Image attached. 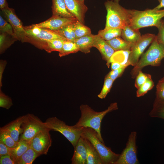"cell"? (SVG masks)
Returning <instances> with one entry per match:
<instances>
[{
	"mask_svg": "<svg viewBox=\"0 0 164 164\" xmlns=\"http://www.w3.org/2000/svg\"><path fill=\"white\" fill-rule=\"evenodd\" d=\"M118 109L116 102L111 104L106 109L101 112L95 111L87 104H82L80 107V117L73 126L76 128L89 127L93 128L97 132L100 140L104 143L101 133L102 121L107 114Z\"/></svg>",
	"mask_w": 164,
	"mask_h": 164,
	"instance_id": "1",
	"label": "cell"
},
{
	"mask_svg": "<svg viewBox=\"0 0 164 164\" xmlns=\"http://www.w3.org/2000/svg\"><path fill=\"white\" fill-rule=\"evenodd\" d=\"M119 0L106 1L104 5L107 11L104 29H123L129 25L130 14L129 10L122 7L119 4Z\"/></svg>",
	"mask_w": 164,
	"mask_h": 164,
	"instance_id": "2",
	"label": "cell"
},
{
	"mask_svg": "<svg viewBox=\"0 0 164 164\" xmlns=\"http://www.w3.org/2000/svg\"><path fill=\"white\" fill-rule=\"evenodd\" d=\"M130 22L129 26L133 29L139 30L145 27L155 26L157 27L164 17V9H152L144 11L129 10Z\"/></svg>",
	"mask_w": 164,
	"mask_h": 164,
	"instance_id": "3",
	"label": "cell"
},
{
	"mask_svg": "<svg viewBox=\"0 0 164 164\" xmlns=\"http://www.w3.org/2000/svg\"><path fill=\"white\" fill-rule=\"evenodd\" d=\"M164 58V45L157 40L156 36L146 52L143 54L140 60L134 66L131 72L133 78L137 76L139 71L148 65L159 66Z\"/></svg>",
	"mask_w": 164,
	"mask_h": 164,
	"instance_id": "4",
	"label": "cell"
},
{
	"mask_svg": "<svg viewBox=\"0 0 164 164\" xmlns=\"http://www.w3.org/2000/svg\"><path fill=\"white\" fill-rule=\"evenodd\" d=\"M81 136L87 139L99 153L103 164H114L120 154L113 152L99 139L97 132L92 128L83 127Z\"/></svg>",
	"mask_w": 164,
	"mask_h": 164,
	"instance_id": "5",
	"label": "cell"
},
{
	"mask_svg": "<svg viewBox=\"0 0 164 164\" xmlns=\"http://www.w3.org/2000/svg\"><path fill=\"white\" fill-rule=\"evenodd\" d=\"M44 122L46 128L60 133L74 147L81 137L83 131V127L76 128L73 126H69L56 117H50Z\"/></svg>",
	"mask_w": 164,
	"mask_h": 164,
	"instance_id": "6",
	"label": "cell"
},
{
	"mask_svg": "<svg viewBox=\"0 0 164 164\" xmlns=\"http://www.w3.org/2000/svg\"><path fill=\"white\" fill-rule=\"evenodd\" d=\"M27 36L31 43L39 48L44 42L55 39H61L67 40L62 36L54 30L32 25L24 27Z\"/></svg>",
	"mask_w": 164,
	"mask_h": 164,
	"instance_id": "7",
	"label": "cell"
},
{
	"mask_svg": "<svg viewBox=\"0 0 164 164\" xmlns=\"http://www.w3.org/2000/svg\"><path fill=\"white\" fill-rule=\"evenodd\" d=\"M22 127L23 132L20 139L28 141H31L37 133L46 128L44 122L32 114L24 115Z\"/></svg>",
	"mask_w": 164,
	"mask_h": 164,
	"instance_id": "8",
	"label": "cell"
},
{
	"mask_svg": "<svg viewBox=\"0 0 164 164\" xmlns=\"http://www.w3.org/2000/svg\"><path fill=\"white\" fill-rule=\"evenodd\" d=\"M137 133L132 132L129 135L125 148L114 164H139L137 157Z\"/></svg>",
	"mask_w": 164,
	"mask_h": 164,
	"instance_id": "9",
	"label": "cell"
},
{
	"mask_svg": "<svg viewBox=\"0 0 164 164\" xmlns=\"http://www.w3.org/2000/svg\"><path fill=\"white\" fill-rule=\"evenodd\" d=\"M155 36L152 34H145L132 44L128 58V62L130 65L135 66L137 64L140 56Z\"/></svg>",
	"mask_w": 164,
	"mask_h": 164,
	"instance_id": "10",
	"label": "cell"
},
{
	"mask_svg": "<svg viewBox=\"0 0 164 164\" xmlns=\"http://www.w3.org/2000/svg\"><path fill=\"white\" fill-rule=\"evenodd\" d=\"M50 131L47 128L44 129L37 133L31 141V146L39 156L46 155L51 146Z\"/></svg>",
	"mask_w": 164,
	"mask_h": 164,
	"instance_id": "11",
	"label": "cell"
},
{
	"mask_svg": "<svg viewBox=\"0 0 164 164\" xmlns=\"http://www.w3.org/2000/svg\"><path fill=\"white\" fill-rule=\"evenodd\" d=\"M2 11L7 21L12 25L16 39L22 42H29L24 27L13 9L8 7Z\"/></svg>",
	"mask_w": 164,
	"mask_h": 164,
	"instance_id": "12",
	"label": "cell"
},
{
	"mask_svg": "<svg viewBox=\"0 0 164 164\" xmlns=\"http://www.w3.org/2000/svg\"><path fill=\"white\" fill-rule=\"evenodd\" d=\"M77 20L76 18H66L53 15L44 22L32 26L52 30H57L67 25L74 23Z\"/></svg>",
	"mask_w": 164,
	"mask_h": 164,
	"instance_id": "13",
	"label": "cell"
},
{
	"mask_svg": "<svg viewBox=\"0 0 164 164\" xmlns=\"http://www.w3.org/2000/svg\"><path fill=\"white\" fill-rule=\"evenodd\" d=\"M67 8L77 20L82 23H84L85 13L87 8L84 2L80 0H64Z\"/></svg>",
	"mask_w": 164,
	"mask_h": 164,
	"instance_id": "14",
	"label": "cell"
},
{
	"mask_svg": "<svg viewBox=\"0 0 164 164\" xmlns=\"http://www.w3.org/2000/svg\"><path fill=\"white\" fill-rule=\"evenodd\" d=\"M74 148V152L71 160V164H87V149L83 137H80Z\"/></svg>",
	"mask_w": 164,
	"mask_h": 164,
	"instance_id": "15",
	"label": "cell"
},
{
	"mask_svg": "<svg viewBox=\"0 0 164 164\" xmlns=\"http://www.w3.org/2000/svg\"><path fill=\"white\" fill-rule=\"evenodd\" d=\"M93 47L98 50L103 58L107 62L109 60L115 52L106 41L102 38L98 34L94 35Z\"/></svg>",
	"mask_w": 164,
	"mask_h": 164,
	"instance_id": "16",
	"label": "cell"
},
{
	"mask_svg": "<svg viewBox=\"0 0 164 164\" xmlns=\"http://www.w3.org/2000/svg\"><path fill=\"white\" fill-rule=\"evenodd\" d=\"M24 117V115L20 116L3 127L0 128L8 132L16 142L19 141L20 139L19 135L22 134L23 132L22 125Z\"/></svg>",
	"mask_w": 164,
	"mask_h": 164,
	"instance_id": "17",
	"label": "cell"
},
{
	"mask_svg": "<svg viewBox=\"0 0 164 164\" xmlns=\"http://www.w3.org/2000/svg\"><path fill=\"white\" fill-rule=\"evenodd\" d=\"M31 141L20 139L17 145L14 147L10 148V155L15 161H17L26 151L30 145Z\"/></svg>",
	"mask_w": 164,
	"mask_h": 164,
	"instance_id": "18",
	"label": "cell"
},
{
	"mask_svg": "<svg viewBox=\"0 0 164 164\" xmlns=\"http://www.w3.org/2000/svg\"><path fill=\"white\" fill-rule=\"evenodd\" d=\"M52 0L53 15L66 18H76L68 10L64 0Z\"/></svg>",
	"mask_w": 164,
	"mask_h": 164,
	"instance_id": "19",
	"label": "cell"
},
{
	"mask_svg": "<svg viewBox=\"0 0 164 164\" xmlns=\"http://www.w3.org/2000/svg\"><path fill=\"white\" fill-rule=\"evenodd\" d=\"M83 138L87 149V164H103L99 153L93 145L87 139Z\"/></svg>",
	"mask_w": 164,
	"mask_h": 164,
	"instance_id": "20",
	"label": "cell"
},
{
	"mask_svg": "<svg viewBox=\"0 0 164 164\" xmlns=\"http://www.w3.org/2000/svg\"><path fill=\"white\" fill-rule=\"evenodd\" d=\"M94 35L92 34L76 39L73 41L77 45L79 51L85 53L90 52L93 47Z\"/></svg>",
	"mask_w": 164,
	"mask_h": 164,
	"instance_id": "21",
	"label": "cell"
},
{
	"mask_svg": "<svg viewBox=\"0 0 164 164\" xmlns=\"http://www.w3.org/2000/svg\"><path fill=\"white\" fill-rule=\"evenodd\" d=\"M121 36L124 39L132 44L136 42L141 36L139 30L134 29L129 25L122 29Z\"/></svg>",
	"mask_w": 164,
	"mask_h": 164,
	"instance_id": "22",
	"label": "cell"
},
{
	"mask_svg": "<svg viewBox=\"0 0 164 164\" xmlns=\"http://www.w3.org/2000/svg\"><path fill=\"white\" fill-rule=\"evenodd\" d=\"M107 43L115 50L130 51L133 44L131 43L121 39L120 37H115L106 41Z\"/></svg>",
	"mask_w": 164,
	"mask_h": 164,
	"instance_id": "23",
	"label": "cell"
},
{
	"mask_svg": "<svg viewBox=\"0 0 164 164\" xmlns=\"http://www.w3.org/2000/svg\"><path fill=\"white\" fill-rule=\"evenodd\" d=\"M65 40L57 39L47 41L42 43L39 48L44 50L48 53L53 51L59 52L62 49L63 42Z\"/></svg>",
	"mask_w": 164,
	"mask_h": 164,
	"instance_id": "24",
	"label": "cell"
},
{
	"mask_svg": "<svg viewBox=\"0 0 164 164\" xmlns=\"http://www.w3.org/2000/svg\"><path fill=\"white\" fill-rule=\"evenodd\" d=\"M130 51L119 50L115 51L107 62L108 67L110 63L113 62L118 63L122 65L130 64L128 62V58Z\"/></svg>",
	"mask_w": 164,
	"mask_h": 164,
	"instance_id": "25",
	"label": "cell"
},
{
	"mask_svg": "<svg viewBox=\"0 0 164 164\" xmlns=\"http://www.w3.org/2000/svg\"><path fill=\"white\" fill-rule=\"evenodd\" d=\"M39 155L30 146L17 161L16 164H31Z\"/></svg>",
	"mask_w": 164,
	"mask_h": 164,
	"instance_id": "26",
	"label": "cell"
},
{
	"mask_svg": "<svg viewBox=\"0 0 164 164\" xmlns=\"http://www.w3.org/2000/svg\"><path fill=\"white\" fill-rule=\"evenodd\" d=\"M149 115L151 117H155L164 119V101L155 99L153 108Z\"/></svg>",
	"mask_w": 164,
	"mask_h": 164,
	"instance_id": "27",
	"label": "cell"
},
{
	"mask_svg": "<svg viewBox=\"0 0 164 164\" xmlns=\"http://www.w3.org/2000/svg\"><path fill=\"white\" fill-rule=\"evenodd\" d=\"M54 31L67 40L73 41L76 39L73 23L67 25L58 30Z\"/></svg>",
	"mask_w": 164,
	"mask_h": 164,
	"instance_id": "28",
	"label": "cell"
},
{
	"mask_svg": "<svg viewBox=\"0 0 164 164\" xmlns=\"http://www.w3.org/2000/svg\"><path fill=\"white\" fill-rule=\"evenodd\" d=\"M122 29H104L100 30L98 34L105 41H109L115 37H120L121 35Z\"/></svg>",
	"mask_w": 164,
	"mask_h": 164,
	"instance_id": "29",
	"label": "cell"
},
{
	"mask_svg": "<svg viewBox=\"0 0 164 164\" xmlns=\"http://www.w3.org/2000/svg\"><path fill=\"white\" fill-rule=\"evenodd\" d=\"M79 50L76 44L73 41L65 40L63 42L61 50L59 55L61 57L69 54L77 53Z\"/></svg>",
	"mask_w": 164,
	"mask_h": 164,
	"instance_id": "30",
	"label": "cell"
},
{
	"mask_svg": "<svg viewBox=\"0 0 164 164\" xmlns=\"http://www.w3.org/2000/svg\"><path fill=\"white\" fill-rule=\"evenodd\" d=\"M73 26L76 39L91 34L89 28L77 20L73 23Z\"/></svg>",
	"mask_w": 164,
	"mask_h": 164,
	"instance_id": "31",
	"label": "cell"
},
{
	"mask_svg": "<svg viewBox=\"0 0 164 164\" xmlns=\"http://www.w3.org/2000/svg\"><path fill=\"white\" fill-rule=\"evenodd\" d=\"M0 141L9 148L15 147L18 142H16L6 131L0 129Z\"/></svg>",
	"mask_w": 164,
	"mask_h": 164,
	"instance_id": "32",
	"label": "cell"
},
{
	"mask_svg": "<svg viewBox=\"0 0 164 164\" xmlns=\"http://www.w3.org/2000/svg\"><path fill=\"white\" fill-rule=\"evenodd\" d=\"M114 81L110 77L107 76L105 77L102 90L98 95L99 98L103 99L105 98L110 92Z\"/></svg>",
	"mask_w": 164,
	"mask_h": 164,
	"instance_id": "33",
	"label": "cell"
},
{
	"mask_svg": "<svg viewBox=\"0 0 164 164\" xmlns=\"http://www.w3.org/2000/svg\"><path fill=\"white\" fill-rule=\"evenodd\" d=\"M154 86V83L152 78L149 79L138 89L136 92V96L139 97L144 95L148 91L152 89Z\"/></svg>",
	"mask_w": 164,
	"mask_h": 164,
	"instance_id": "34",
	"label": "cell"
},
{
	"mask_svg": "<svg viewBox=\"0 0 164 164\" xmlns=\"http://www.w3.org/2000/svg\"><path fill=\"white\" fill-rule=\"evenodd\" d=\"M0 30L2 33H5L16 39L12 25L5 20L1 15L0 16Z\"/></svg>",
	"mask_w": 164,
	"mask_h": 164,
	"instance_id": "35",
	"label": "cell"
},
{
	"mask_svg": "<svg viewBox=\"0 0 164 164\" xmlns=\"http://www.w3.org/2000/svg\"><path fill=\"white\" fill-rule=\"evenodd\" d=\"M151 78L150 74L145 73L141 70L138 71L136 77L135 85L138 89L149 79Z\"/></svg>",
	"mask_w": 164,
	"mask_h": 164,
	"instance_id": "36",
	"label": "cell"
},
{
	"mask_svg": "<svg viewBox=\"0 0 164 164\" xmlns=\"http://www.w3.org/2000/svg\"><path fill=\"white\" fill-rule=\"evenodd\" d=\"M13 105L10 97L5 95L0 89V107L9 109Z\"/></svg>",
	"mask_w": 164,
	"mask_h": 164,
	"instance_id": "37",
	"label": "cell"
},
{
	"mask_svg": "<svg viewBox=\"0 0 164 164\" xmlns=\"http://www.w3.org/2000/svg\"><path fill=\"white\" fill-rule=\"evenodd\" d=\"M126 67H123L116 70H111L106 76L114 81L121 76Z\"/></svg>",
	"mask_w": 164,
	"mask_h": 164,
	"instance_id": "38",
	"label": "cell"
},
{
	"mask_svg": "<svg viewBox=\"0 0 164 164\" xmlns=\"http://www.w3.org/2000/svg\"><path fill=\"white\" fill-rule=\"evenodd\" d=\"M156 99L164 101V82L159 81L156 87Z\"/></svg>",
	"mask_w": 164,
	"mask_h": 164,
	"instance_id": "39",
	"label": "cell"
},
{
	"mask_svg": "<svg viewBox=\"0 0 164 164\" xmlns=\"http://www.w3.org/2000/svg\"><path fill=\"white\" fill-rule=\"evenodd\" d=\"M157 28L158 33L156 36V38L159 43L164 45V22L162 21Z\"/></svg>",
	"mask_w": 164,
	"mask_h": 164,
	"instance_id": "40",
	"label": "cell"
},
{
	"mask_svg": "<svg viewBox=\"0 0 164 164\" xmlns=\"http://www.w3.org/2000/svg\"><path fill=\"white\" fill-rule=\"evenodd\" d=\"M0 164H15V162L9 155L0 157Z\"/></svg>",
	"mask_w": 164,
	"mask_h": 164,
	"instance_id": "41",
	"label": "cell"
},
{
	"mask_svg": "<svg viewBox=\"0 0 164 164\" xmlns=\"http://www.w3.org/2000/svg\"><path fill=\"white\" fill-rule=\"evenodd\" d=\"M10 148L0 141V157L7 155H10Z\"/></svg>",
	"mask_w": 164,
	"mask_h": 164,
	"instance_id": "42",
	"label": "cell"
},
{
	"mask_svg": "<svg viewBox=\"0 0 164 164\" xmlns=\"http://www.w3.org/2000/svg\"><path fill=\"white\" fill-rule=\"evenodd\" d=\"M6 62L5 61L1 60L0 63V87L2 86V74L4 69L6 65Z\"/></svg>",
	"mask_w": 164,
	"mask_h": 164,
	"instance_id": "43",
	"label": "cell"
},
{
	"mask_svg": "<svg viewBox=\"0 0 164 164\" xmlns=\"http://www.w3.org/2000/svg\"><path fill=\"white\" fill-rule=\"evenodd\" d=\"M111 70H116L123 67H127L129 65L128 64L122 65L118 63L113 62L111 63Z\"/></svg>",
	"mask_w": 164,
	"mask_h": 164,
	"instance_id": "44",
	"label": "cell"
},
{
	"mask_svg": "<svg viewBox=\"0 0 164 164\" xmlns=\"http://www.w3.org/2000/svg\"><path fill=\"white\" fill-rule=\"evenodd\" d=\"M8 7L6 0H0V8L2 10Z\"/></svg>",
	"mask_w": 164,
	"mask_h": 164,
	"instance_id": "45",
	"label": "cell"
},
{
	"mask_svg": "<svg viewBox=\"0 0 164 164\" xmlns=\"http://www.w3.org/2000/svg\"><path fill=\"white\" fill-rule=\"evenodd\" d=\"M164 7V0H161L159 4L155 8L157 9H160Z\"/></svg>",
	"mask_w": 164,
	"mask_h": 164,
	"instance_id": "46",
	"label": "cell"
},
{
	"mask_svg": "<svg viewBox=\"0 0 164 164\" xmlns=\"http://www.w3.org/2000/svg\"><path fill=\"white\" fill-rule=\"evenodd\" d=\"M159 81L164 82V77L162 79H161L160 80H159Z\"/></svg>",
	"mask_w": 164,
	"mask_h": 164,
	"instance_id": "47",
	"label": "cell"
},
{
	"mask_svg": "<svg viewBox=\"0 0 164 164\" xmlns=\"http://www.w3.org/2000/svg\"><path fill=\"white\" fill-rule=\"evenodd\" d=\"M80 0V1H81L82 2H84V1L85 0Z\"/></svg>",
	"mask_w": 164,
	"mask_h": 164,
	"instance_id": "48",
	"label": "cell"
},
{
	"mask_svg": "<svg viewBox=\"0 0 164 164\" xmlns=\"http://www.w3.org/2000/svg\"><path fill=\"white\" fill-rule=\"evenodd\" d=\"M158 1L159 2H160L161 0H158Z\"/></svg>",
	"mask_w": 164,
	"mask_h": 164,
	"instance_id": "49",
	"label": "cell"
}]
</instances>
